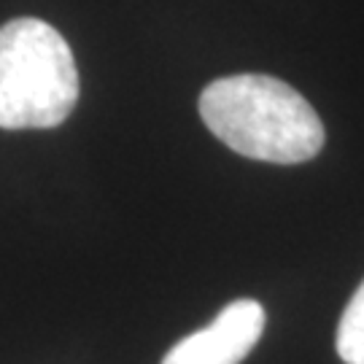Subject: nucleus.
Returning <instances> with one entry per match:
<instances>
[{"label": "nucleus", "instance_id": "nucleus-1", "mask_svg": "<svg viewBox=\"0 0 364 364\" xmlns=\"http://www.w3.org/2000/svg\"><path fill=\"white\" fill-rule=\"evenodd\" d=\"M200 117L235 154L299 165L324 149V124L313 105L287 81L264 73H237L208 84Z\"/></svg>", "mask_w": 364, "mask_h": 364}, {"label": "nucleus", "instance_id": "nucleus-4", "mask_svg": "<svg viewBox=\"0 0 364 364\" xmlns=\"http://www.w3.org/2000/svg\"><path fill=\"white\" fill-rule=\"evenodd\" d=\"M338 353L346 364H364V281L340 316Z\"/></svg>", "mask_w": 364, "mask_h": 364}, {"label": "nucleus", "instance_id": "nucleus-3", "mask_svg": "<svg viewBox=\"0 0 364 364\" xmlns=\"http://www.w3.org/2000/svg\"><path fill=\"white\" fill-rule=\"evenodd\" d=\"M264 308L257 299H235L208 326L176 343L162 364H240L259 343Z\"/></svg>", "mask_w": 364, "mask_h": 364}, {"label": "nucleus", "instance_id": "nucleus-2", "mask_svg": "<svg viewBox=\"0 0 364 364\" xmlns=\"http://www.w3.org/2000/svg\"><path fill=\"white\" fill-rule=\"evenodd\" d=\"M73 52L49 22L19 16L0 27V127L49 130L78 103Z\"/></svg>", "mask_w": 364, "mask_h": 364}]
</instances>
